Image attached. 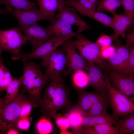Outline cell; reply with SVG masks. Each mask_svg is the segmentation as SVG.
I'll use <instances>...</instances> for the list:
<instances>
[{"label":"cell","mask_w":134,"mask_h":134,"mask_svg":"<svg viewBox=\"0 0 134 134\" xmlns=\"http://www.w3.org/2000/svg\"><path fill=\"white\" fill-rule=\"evenodd\" d=\"M50 82L39 104L43 115L48 117L53 113L59 110L68 111L72 107L69 89L63 78L51 79Z\"/></svg>","instance_id":"6da1fadb"},{"label":"cell","mask_w":134,"mask_h":134,"mask_svg":"<svg viewBox=\"0 0 134 134\" xmlns=\"http://www.w3.org/2000/svg\"><path fill=\"white\" fill-rule=\"evenodd\" d=\"M23 61V74L20 77L21 89L28 94L31 100L39 106L42 90L50 79L43 73L36 63L33 62Z\"/></svg>","instance_id":"7a4b0ae2"},{"label":"cell","mask_w":134,"mask_h":134,"mask_svg":"<svg viewBox=\"0 0 134 134\" xmlns=\"http://www.w3.org/2000/svg\"><path fill=\"white\" fill-rule=\"evenodd\" d=\"M78 97L74 106L84 116H90L108 113L107 109L110 105L108 95L99 92L85 91L74 87Z\"/></svg>","instance_id":"3957f363"},{"label":"cell","mask_w":134,"mask_h":134,"mask_svg":"<svg viewBox=\"0 0 134 134\" xmlns=\"http://www.w3.org/2000/svg\"><path fill=\"white\" fill-rule=\"evenodd\" d=\"M22 89L16 99L3 107L0 111V133L5 134L7 130L16 127L17 123L20 118L21 106L27 97Z\"/></svg>","instance_id":"277c9868"},{"label":"cell","mask_w":134,"mask_h":134,"mask_svg":"<svg viewBox=\"0 0 134 134\" xmlns=\"http://www.w3.org/2000/svg\"><path fill=\"white\" fill-rule=\"evenodd\" d=\"M41 59V64L46 68L44 73L47 78L50 79L63 78V73L68 64L66 54L62 48H57Z\"/></svg>","instance_id":"5b68a950"},{"label":"cell","mask_w":134,"mask_h":134,"mask_svg":"<svg viewBox=\"0 0 134 134\" xmlns=\"http://www.w3.org/2000/svg\"><path fill=\"white\" fill-rule=\"evenodd\" d=\"M75 37L76 39L72 42L80 55L87 62L95 63L105 69L107 64L101 56L100 49L96 43L87 39L81 33H77Z\"/></svg>","instance_id":"8992f818"},{"label":"cell","mask_w":134,"mask_h":134,"mask_svg":"<svg viewBox=\"0 0 134 134\" xmlns=\"http://www.w3.org/2000/svg\"><path fill=\"white\" fill-rule=\"evenodd\" d=\"M107 87L108 90L110 105L115 119L134 112V104L126 96L115 89L111 85L109 78L105 75Z\"/></svg>","instance_id":"52a82bcc"},{"label":"cell","mask_w":134,"mask_h":134,"mask_svg":"<svg viewBox=\"0 0 134 134\" xmlns=\"http://www.w3.org/2000/svg\"><path fill=\"white\" fill-rule=\"evenodd\" d=\"M27 43L19 29L0 30V54L4 51L12 55L19 53L22 50L21 47Z\"/></svg>","instance_id":"ba28073f"},{"label":"cell","mask_w":134,"mask_h":134,"mask_svg":"<svg viewBox=\"0 0 134 134\" xmlns=\"http://www.w3.org/2000/svg\"><path fill=\"white\" fill-rule=\"evenodd\" d=\"M65 52L68 61L67 69L63 75L67 76L80 70H86L87 62L77 52L71 39L64 41L61 45Z\"/></svg>","instance_id":"9c48e42d"},{"label":"cell","mask_w":134,"mask_h":134,"mask_svg":"<svg viewBox=\"0 0 134 134\" xmlns=\"http://www.w3.org/2000/svg\"><path fill=\"white\" fill-rule=\"evenodd\" d=\"M74 37V36L70 35L62 37H52L30 53H19L17 58L22 61L42 59L53 52L64 41Z\"/></svg>","instance_id":"30bf717a"},{"label":"cell","mask_w":134,"mask_h":134,"mask_svg":"<svg viewBox=\"0 0 134 134\" xmlns=\"http://www.w3.org/2000/svg\"><path fill=\"white\" fill-rule=\"evenodd\" d=\"M110 73L108 78L112 86L134 103V75H124L114 69Z\"/></svg>","instance_id":"8fae6325"},{"label":"cell","mask_w":134,"mask_h":134,"mask_svg":"<svg viewBox=\"0 0 134 134\" xmlns=\"http://www.w3.org/2000/svg\"><path fill=\"white\" fill-rule=\"evenodd\" d=\"M19 29L24 32L27 41L32 46V51L53 37L46 27L35 23L20 27Z\"/></svg>","instance_id":"7c38bea8"},{"label":"cell","mask_w":134,"mask_h":134,"mask_svg":"<svg viewBox=\"0 0 134 134\" xmlns=\"http://www.w3.org/2000/svg\"><path fill=\"white\" fill-rule=\"evenodd\" d=\"M58 13L54 17L67 23L71 26L78 27L76 32L81 33L90 29V25L83 20L77 13L76 10L69 6L65 4L58 10Z\"/></svg>","instance_id":"4fadbf2b"},{"label":"cell","mask_w":134,"mask_h":134,"mask_svg":"<svg viewBox=\"0 0 134 134\" xmlns=\"http://www.w3.org/2000/svg\"><path fill=\"white\" fill-rule=\"evenodd\" d=\"M7 11L17 19L19 27L29 26L40 20L51 21L50 19L43 14L37 8L29 10L15 9Z\"/></svg>","instance_id":"5bb4252c"},{"label":"cell","mask_w":134,"mask_h":134,"mask_svg":"<svg viewBox=\"0 0 134 134\" xmlns=\"http://www.w3.org/2000/svg\"><path fill=\"white\" fill-rule=\"evenodd\" d=\"M100 67L95 63L87 62L86 70L88 72L89 85L97 91L107 94L108 90L106 86L105 75L102 74Z\"/></svg>","instance_id":"9a60e30c"},{"label":"cell","mask_w":134,"mask_h":134,"mask_svg":"<svg viewBox=\"0 0 134 134\" xmlns=\"http://www.w3.org/2000/svg\"><path fill=\"white\" fill-rule=\"evenodd\" d=\"M131 46L119 44L116 50L107 60L113 69L122 74L126 67L129 56Z\"/></svg>","instance_id":"2e32d148"},{"label":"cell","mask_w":134,"mask_h":134,"mask_svg":"<svg viewBox=\"0 0 134 134\" xmlns=\"http://www.w3.org/2000/svg\"><path fill=\"white\" fill-rule=\"evenodd\" d=\"M112 18L111 28L114 33L111 36L113 40H116L120 36H124L131 25L134 23V19L124 14H116Z\"/></svg>","instance_id":"e0dca14e"},{"label":"cell","mask_w":134,"mask_h":134,"mask_svg":"<svg viewBox=\"0 0 134 134\" xmlns=\"http://www.w3.org/2000/svg\"><path fill=\"white\" fill-rule=\"evenodd\" d=\"M51 24L46 27L53 37H62L70 35L75 36L77 33L72 26L63 21L54 17Z\"/></svg>","instance_id":"ac0fdd59"},{"label":"cell","mask_w":134,"mask_h":134,"mask_svg":"<svg viewBox=\"0 0 134 134\" xmlns=\"http://www.w3.org/2000/svg\"><path fill=\"white\" fill-rule=\"evenodd\" d=\"M65 1V4L68 5L79 13L82 15L94 19L103 25L111 28L113 18L101 12L92 11L83 8L72 3Z\"/></svg>","instance_id":"d6986e66"},{"label":"cell","mask_w":134,"mask_h":134,"mask_svg":"<svg viewBox=\"0 0 134 134\" xmlns=\"http://www.w3.org/2000/svg\"><path fill=\"white\" fill-rule=\"evenodd\" d=\"M36 0L39 6L40 11L50 19L51 21L54 18L56 12L63 5L65 4V0Z\"/></svg>","instance_id":"ffe728a7"},{"label":"cell","mask_w":134,"mask_h":134,"mask_svg":"<svg viewBox=\"0 0 134 134\" xmlns=\"http://www.w3.org/2000/svg\"><path fill=\"white\" fill-rule=\"evenodd\" d=\"M115 120L112 115L108 113L90 116H84L82 127H90L102 124L112 125L116 121Z\"/></svg>","instance_id":"44dd1931"},{"label":"cell","mask_w":134,"mask_h":134,"mask_svg":"<svg viewBox=\"0 0 134 134\" xmlns=\"http://www.w3.org/2000/svg\"><path fill=\"white\" fill-rule=\"evenodd\" d=\"M68 111L66 117L69 120L70 126L74 133L79 134L82 127L84 116L80 111L74 106Z\"/></svg>","instance_id":"7402d4cb"},{"label":"cell","mask_w":134,"mask_h":134,"mask_svg":"<svg viewBox=\"0 0 134 134\" xmlns=\"http://www.w3.org/2000/svg\"><path fill=\"white\" fill-rule=\"evenodd\" d=\"M81 134H119L116 126L106 124H100L88 127H82Z\"/></svg>","instance_id":"603a6c76"},{"label":"cell","mask_w":134,"mask_h":134,"mask_svg":"<svg viewBox=\"0 0 134 134\" xmlns=\"http://www.w3.org/2000/svg\"><path fill=\"white\" fill-rule=\"evenodd\" d=\"M0 4L4 5L7 10L15 9L29 10L37 8L36 3L30 0H0Z\"/></svg>","instance_id":"cb8c5ba5"},{"label":"cell","mask_w":134,"mask_h":134,"mask_svg":"<svg viewBox=\"0 0 134 134\" xmlns=\"http://www.w3.org/2000/svg\"><path fill=\"white\" fill-rule=\"evenodd\" d=\"M22 85L21 80L14 77L13 78L6 89V94L3 98L5 105L10 103L17 97L19 94V91Z\"/></svg>","instance_id":"d4e9b609"},{"label":"cell","mask_w":134,"mask_h":134,"mask_svg":"<svg viewBox=\"0 0 134 134\" xmlns=\"http://www.w3.org/2000/svg\"><path fill=\"white\" fill-rule=\"evenodd\" d=\"M118 129L120 134H125L127 133L134 134V113L129 115L118 122L115 121L114 123Z\"/></svg>","instance_id":"484cf974"},{"label":"cell","mask_w":134,"mask_h":134,"mask_svg":"<svg viewBox=\"0 0 134 134\" xmlns=\"http://www.w3.org/2000/svg\"><path fill=\"white\" fill-rule=\"evenodd\" d=\"M13 78L9 69L5 66L0 54V92L6 89Z\"/></svg>","instance_id":"4316f807"},{"label":"cell","mask_w":134,"mask_h":134,"mask_svg":"<svg viewBox=\"0 0 134 134\" xmlns=\"http://www.w3.org/2000/svg\"><path fill=\"white\" fill-rule=\"evenodd\" d=\"M121 5L120 0H100L97 3L96 9L100 12L107 11L114 16L116 14V9Z\"/></svg>","instance_id":"83f0119b"},{"label":"cell","mask_w":134,"mask_h":134,"mask_svg":"<svg viewBox=\"0 0 134 134\" xmlns=\"http://www.w3.org/2000/svg\"><path fill=\"white\" fill-rule=\"evenodd\" d=\"M53 129V125L50 118L43 115L36 123L35 133L40 134H48L52 132Z\"/></svg>","instance_id":"f1b7e54d"},{"label":"cell","mask_w":134,"mask_h":134,"mask_svg":"<svg viewBox=\"0 0 134 134\" xmlns=\"http://www.w3.org/2000/svg\"><path fill=\"white\" fill-rule=\"evenodd\" d=\"M72 79L75 87L83 89L89 85L88 75L85 70H80L73 72Z\"/></svg>","instance_id":"f546056e"},{"label":"cell","mask_w":134,"mask_h":134,"mask_svg":"<svg viewBox=\"0 0 134 134\" xmlns=\"http://www.w3.org/2000/svg\"><path fill=\"white\" fill-rule=\"evenodd\" d=\"M49 117H52L61 131V134H71V133L67 131L70 126V123L68 118L58 114L57 112L50 114Z\"/></svg>","instance_id":"4dcf8cb0"},{"label":"cell","mask_w":134,"mask_h":134,"mask_svg":"<svg viewBox=\"0 0 134 134\" xmlns=\"http://www.w3.org/2000/svg\"><path fill=\"white\" fill-rule=\"evenodd\" d=\"M39 105L28 97L24 101L21 106L20 118L29 117L32 110Z\"/></svg>","instance_id":"1f68e13d"},{"label":"cell","mask_w":134,"mask_h":134,"mask_svg":"<svg viewBox=\"0 0 134 134\" xmlns=\"http://www.w3.org/2000/svg\"><path fill=\"white\" fill-rule=\"evenodd\" d=\"M98 0H79L75 1L73 0H65V1L72 3L86 10L94 11Z\"/></svg>","instance_id":"d6a6232c"},{"label":"cell","mask_w":134,"mask_h":134,"mask_svg":"<svg viewBox=\"0 0 134 134\" xmlns=\"http://www.w3.org/2000/svg\"><path fill=\"white\" fill-rule=\"evenodd\" d=\"M134 45L131 46L127 64L122 74L127 76L134 75Z\"/></svg>","instance_id":"836d02e7"},{"label":"cell","mask_w":134,"mask_h":134,"mask_svg":"<svg viewBox=\"0 0 134 134\" xmlns=\"http://www.w3.org/2000/svg\"><path fill=\"white\" fill-rule=\"evenodd\" d=\"M124 14L134 19V0H120Z\"/></svg>","instance_id":"e575fe53"},{"label":"cell","mask_w":134,"mask_h":134,"mask_svg":"<svg viewBox=\"0 0 134 134\" xmlns=\"http://www.w3.org/2000/svg\"><path fill=\"white\" fill-rule=\"evenodd\" d=\"M32 117H26L20 118L16 125V128L19 130L24 131L28 130L31 125Z\"/></svg>","instance_id":"d590c367"},{"label":"cell","mask_w":134,"mask_h":134,"mask_svg":"<svg viewBox=\"0 0 134 134\" xmlns=\"http://www.w3.org/2000/svg\"><path fill=\"white\" fill-rule=\"evenodd\" d=\"M112 41L113 40L111 36L104 34L99 37L95 43L100 50L102 47L111 45Z\"/></svg>","instance_id":"8d00e7d4"},{"label":"cell","mask_w":134,"mask_h":134,"mask_svg":"<svg viewBox=\"0 0 134 134\" xmlns=\"http://www.w3.org/2000/svg\"><path fill=\"white\" fill-rule=\"evenodd\" d=\"M115 50V46L111 45L102 47L100 49L101 56L103 59L106 60Z\"/></svg>","instance_id":"74e56055"},{"label":"cell","mask_w":134,"mask_h":134,"mask_svg":"<svg viewBox=\"0 0 134 134\" xmlns=\"http://www.w3.org/2000/svg\"><path fill=\"white\" fill-rule=\"evenodd\" d=\"M126 41V45L128 46L134 45V32H133L131 34L127 35Z\"/></svg>","instance_id":"f35d334b"},{"label":"cell","mask_w":134,"mask_h":134,"mask_svg":"<svg viewBox=\"0 0 134 134\" xmlns=\"http://www.w3.org/2000/svg\"><path fill=\"white\" fill-rule=\"evenodd\" d=\"M16 127L11 128L9 129L6 132L7 134H21Z\"/></svg>","instance_id":"ab89813d"},{"label":"cell","mask_w":134,"mask_h":134,"mask_svg":"<svg viewBox=\"0 0 134 134\" xmlns=\"http://www.w3.org/2000/svg\"><path fill=\"white\" fill-rule=\"evenodd\" d=\"M5 106L3 98H0V111Z\"/></svg>","instance_id":"60d3db41"},{"label":"cell","mask_w":134,"mask_h":134,"mask_svg":"<svg viewBox=\"0 0 134 134\" xmlns=\"http://www.w3.org/2000/svg\"><path fill=\"white\" fill-rule=\"evenodd\" d=\"M8 13V11L6 9L0 8V14H4Z\"/></svg>","instance_id":"b9f144b4"},{"label":"cell","mask_w":134,"mask_h":134,"mask_svg":"<svg viewBox=\"0 0 134 134\" xmlns=\"http://www.w3.org/2000/svg\"><path fill=\"white\" fill-rule=\"evenodd\" d=\"M74 0L75 1H77L79 0Z\"/></svg>","instance_id":"7bdbcfd3"}]
</instances>
